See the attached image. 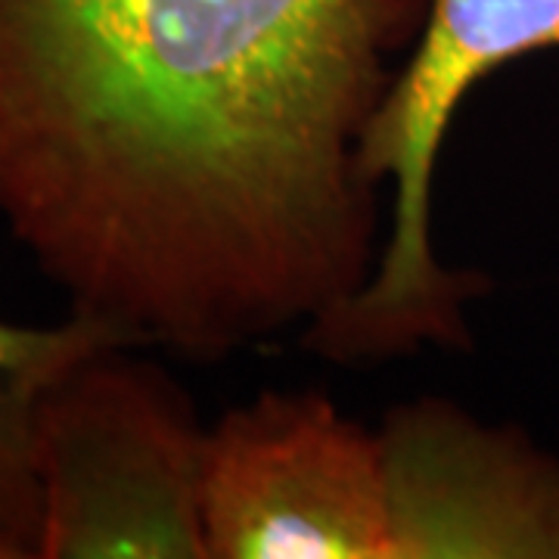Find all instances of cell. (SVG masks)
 Segmentation results:
<instances>
[{
    "instance_id": "1",
    "label": "cell",
    "mask_w": 559,
    "mask_h": 559,
    "mask_svg": "<svg viewBox=\"0 0 559 559\" xmlns=\"http://www.w3.org/2000/svg\"><path fill=\"white\" fill-rule=\"evenodd\" d=\"M429 0H0V224L75 314L224 358L380 259L360 146Z\"/></svg>"
},
{
    "instance_id": "2",
    "label": "cell",
    "mask_w": 559,
    "mask_h": 559,
    "mask_svg": "<svg viewBox=\"0 0 559 559\" xmlns=\"http://www.w3.org/2000/svg\"><path fill=\"white\" fill-rule=\"evenodd\" d=\"M559 47V0H429L414 47L370 121L360 162L392 187L389 227L367 283L305 345L333 360H380L466 342L463 308L481 277L444 267L432 240V178L466 91L500 66Z\"/></svg>"
},
{
    "instance_id": "3",
    "label": "cell",
    "mask_w": 559,
    "mask_h": 559,
    "mask_svg": "<svg viewBox=\"0 0 559 559\" xmlns=\"http://www.w3.org/2000/svg\"><path fill=\"white\" fill-rule=\"evenodd\" d=\"M128 348L81 360L40 401L35 559H209V429Z\"/></svg>"
},
{
    "instance_id": "4",
    "label": "cell",
    "mask_w": 559,
    "mask_h": 559,
    "mask_svg": "<svg viewBox=\"0 0 559 559\" xmlns=\"http://www.w3.org/2000/svg\"><path fill=\"white\" fill-rule=\"evenodd\" d=\"M209 559H392L380 432L314 392H267L209 429Z\"/></svg>"
},
{
    "instance_id": "5",
    "label": "cell",
    "mask_w": 559,
    "mask_h": 559,
    "mask_svg": "<svg viewBox=\"0 0 559 559\" xmlns=\"http://www.w3.org/2000/svg\"><path fill=\"white\" fill-rule=\"evenodd\" d=\"M392 559H559V463L448 401L380 429Z\"/></svg>"
},
{
    "instance_id": "6",
    "label": "cell",
    "mask_w": 559,
    "mask_h": 559,
    "mask_svg": "<svg viewBox=\"0 0 559 559\" xmlns=\"http://www.w3.org/2000/svg\"><path fill=\"white\" fill-rule=\"evenodd\" d=\"M131 345L124 330L87 314H69L57 326H22L0 320V528L35 559L38 479L35 417L44 395L103 348Z\"/></svg>"
},
{
    "instance_id": "7",
    "label": "cell",
    "mask_w": 559,
    "mask_h": 559,
    "mask_svg": "<svg viewBox=\"0 0 559 559\" xmlns=\"http://www.w3.org/2000/svg\"><path fill=\"white\" fill-rule=\"evenodd\" d=\"M0 559H28V554L22 550V544H16L3 528H0Z\"/></svg>"
}]
</instances>
